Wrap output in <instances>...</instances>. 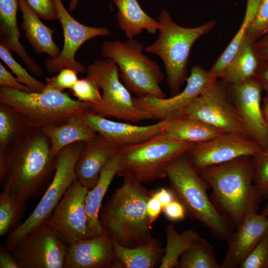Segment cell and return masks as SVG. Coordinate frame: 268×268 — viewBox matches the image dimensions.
I'll return each instance as SVG.
<instances>
[{"label":"cell","instance_id":"4fadbf2b","mask_svg":"<svg viewBox=\"0 0 268 268\" xmlns=\"http://www.w3.org/2000/svg\"><path fill=\"white\" fill-rule=\"evenodd\" d=\"M88 190L76 179L52 215L44 222L68 246L89 238L85 203Z\"/></svg>","mask_w":268,"mask_h":268},{"label":"cell","instance_id":"cb8c5ba5","mask_svg":"<svg viewBox=\"0 0 268 268\" xmlns=\"http://www.w3.org/2000/svg\"><path fill=\"white\" fill-rule=\"evenodd\" d=\"M22 12L21 28L26 40L37 54H47L55 58L61 51L53 39L54 30L45 25L40 18L29 7L25 0H18Z\"/></svg>","mask_w":268,"mask_h":268},{"label":"cell","instance_id":"277c9868","mask_svg":"<svg viewBox=\"0 0 268 268\" xmlns=\"http://www.w3.org/2000/svg\"><path fill=\"white\" fill-rule=\"evenodd\" d=\"M170 187L188 214L207 228L216 239L226 242L235 228L219 211L207 192L210 187L186 153L172 161L167 168Z\"/></svg>","mask_w":268,"mask_h":268},{"label":"cell","instance_id":"c3c4849f","mask_svg":"<svg viewBox=\"0 0 268 268\" xmlns=\"http://www.w3.org/2000/svg\"><path fill=\"white\" fill-rule=\"evenodd\" d=\"M153 195L159 201L162 208L176 199L174 193L170 188H160L156 192H154Z\"/></svg>","mask_w":268,"mask_h":268},{"label":"cell","instance_id":"d590c367","mask_svg":"<svg viewBox=\"0 0 268 268\" xmlns=\"http://www.w3.org/2000/svg\"><path fill=\"white\" fill-rule=\"evenodd\" d=\"M96 82L86 76L78 79L71 89L78 100L90 104L92 108L97 106L102 101V96Z\"/></svg>","mask_w":268,"mask_h":268},{"label":"cell","instance_id":"836d02e7","mask_svg":"<svg viewBox=\"0 0 268 268\" xmlns=\"http://www.w3.org/2000/svg\"><path fill=\"white\" fill-rule=\"evenodd\" d=\"M178 268H221L213 246L201 237L180 257Z\"/></svg>","mask_w":268,"mask_h":268},{"label":"cell","instance_id":"8d00e7d4","mask_svg":"<svg viewBox=\"0 0 268 268\" xmlns=\"http://www.w3.org/2000/svg\"><path fill=\"white\" fill-rule=\"evenodd\" d=\"M253 182L263 198L268 199V150H262L252 156Z\"/></svg>","mask_w":268,"mask_h":268},{"label":"cell","instance_id":"f35d334b","mask_svg":"<svg viewBox=\"0 0 268 268\" xmlns=\"http://www.w3.org/2000/svg\"><path fill=\"white\" fill-rule=\"evenodd\" d=\"M268 32V0H261L258 11L249 25L246 36L255 42Z\"/></svg>","mask_w":268,"mask_h":268},{"label":"cell","instance_id":"7c38bea8","mask_svg":"<svg viewBox=\"0 0 268 268\" xmlns=\"http://www.w3.org/2000/svg\"><path fill=\"white\" fill-rule=\"evenodd\" d=\"M68 246L45 222L23 236L10 253L20 268H63Z\"/></svg>","mask_w":268,"mask_h":268},{"label":"cell","instance_id":"4316f807","mask_svg":"<svg viewBox=\"0 0 268 268\" xmlns=\"http://www.w3.org/2000/svg\"><path fill=\"white\" fill-rule=\"evenodd\" d=\"M117 258L126 268H153L159 266L164 254L160 241L153 237L135 247H126L112 241Z\"/></svg>","mask_w":268,"mask_h":268},{"label":"cell","instance_id":"7dc6e473","mask_svg":"<svg viewBox=\"0 0 268 268\" xmlns=\"http://www.w3.org/2000/svg\"><path fill=\"white\" fill-rule=\"evenodd\" d=\"M254 77L260 84L263 90L268 93V61L260 62Z\"/></svg>","mask_w":268,"mask_h":268},{"label":"cell","instance_id":"f546056e","mask_svg":"<svg viewBox=\"0 0 268 268\" xmlns=\"http://www.w3.org/2000/svg\"><path fill=\"white\" fill-rule=\"evenodd\" d=\"M166 246L159 268H178L181 256L201 237L193 229H187L179 233L173 224L165 228Z\"/></svg>","mask_w":268,"mask_h":268},{"label":"cell","instance_id":"f1b7e54d","mask_svg":"<svg viewBox=\"0 0 268 268\" xmlns=\"http://www.w3.org/2000/svg\"><path fill=\"white\" fill-rule=\"evenodd\" d=\"M221 133L219 130L199 120L179 118L174 119L162 134L173 140L196 144Z\"/></svg>","mask_w":268,"mask_h":268},{"label":"cell","instance_id":"ac0fdd59","mask_svg":"<svg viewBox=\"0 0 268 268\" xmlns=\"http://www.w3.org/2000/svg\"><path fill=\"white\" fill-rule=\"evenodd\" d=\"M81 117L97 134L104 136L119 148L141 142L163 133L174 119L138 126L127 122L112 121L92 111L84 113Z\"/></svg>","mask_w":268,"mask_h":268},{"label":"cell","instance_id":"5bb4252c","mask_svg":"<svg viewBox=\"0 0 268 268\" xmlns=\"http://www.w3.org/2000/svg\"><path fill=\"white\" fill-rule=\"evenodd\" d=\"M218 79L200 66L192 67L184 89L170 98L133 97L134 105L149 114L152 120L178 118L194 99Z\"/></svg>","mask_w":268,"mask_h":268},{"label":"cell","instance_id":"83f0119b","mask_svg":"<svg viewBox=\"0 0 268 268\" xmlns=\"http://www.w3.org/2000/svg\"><path fill=\"white\" fill-rule=\"evenodd\" d=\"M254 43L246 35L237 53L218 78L228 84H236L254 77L260 63L254 49Z\"/></svg>","mask_w":268,"mask_h":268},{"label":"cell","instance_id":"603a6c76","mask_svg":"<svg viewBox=\"0 0 268 268\" xmlns=\"http://www.w3.org/2000/svg\"><path fill=\"white\" fill-rule=\"evenodd\" d=\"M18 7V0H0V44L15 53L32 73L42 75V68L29 57L20 43L16 17Z\"/></svg>","mask_w":268,"mask_h":268},{"label":"cell","instance_id":"f6af8a7d","mask_svg":"<svg viewBox=\"0 0 268 268\" xmlns=\"http://www.w3.org/2000/svg\"><path fill=\"white\" fill-rule=\"evenodd\" d=\"M162 208L160 202L152 194L146 205V213L151 224L159 217Z\"/></svg>","mask_w":268,"mask_h":268},{"label":"cell","instance_id":"816d5d0a","mask_svg":"<svg viewBox=\"0 0 268 268\" xmlns=\"http://www.w3.org/2000/svg\"><path fill=\"white\" fill-rule=\"evenodd\" d=\"M261 214L268 216V203L263 208Z\"/></svg>","mask_w":268,"mask_h":268},{"label":"cell","instance_id":"f907efd6","mask_svg":"<svg viewBox=\"0 0 268 268\" xmlns=\"http://www.w3.org/2000/svg\"><path fill=\"white\" fill-rule=\"evenodd\" d=\"M78 0H70L69 3V9L70 11H73L75 9L78 5Z\"/></svg>","mask_w":268,"mask_h":268},{"label":"cell","instance_id":"bcb514c9","mask_svg":"<svg viewBox=\"0 0 268 268\" xmlns=\"http://www.w3.org/2000/svg\"><path fill=\"white\" fill-rule=\"evenodd\" d=\"M4 247L0 246V268H20L18 263L12 254Z\"/></svg>","mask_w":268,"mask_h":268},{"label":"cell","instance_id":"ee69618b","mask_svg":"<svg viewBox=\"0 0 268 268\" xmlns=\"http://www.w3.org/2000/svg\"><path fill=\"white\" fill-rule=\"evenodd\" d=\"M254 49L260 62L268 61V32L254 43Z\"/></svg>","mask_w":268,"mask_h":268},{"label":"cell","instance_id":"484cf974","mask_svg":"<svg viewBox=\"0 0 268 268\" xmlns=\"http://www.w3.org/2000/svg\"><path fill=\"white\" fill-rule=\"evenodd\" d=\"M117 8V23L128 39H133L143 30L155 34L160 24L142 9L137 0H113Z\"/></svg>","mask_w":268,"mask_h":268},{"label":"cell","instance_id":"44dd1931","mask_svg":"<svg viewBox=\"0 0 268 268\" xmlns=\"http://www.w3.org/2000/svg\"><path fill=\"white\" fill-rule=\"evenodd\" d=\"M119 150L116 144L97 134L85 142L79 155L75 166L76 179L88 190L92 189L103 167Z\"/></svg>","mask_w":268,"mask_h":268},{"label":"cell","instance_id":"ba28073f","mask_svg":"<svg viewBox=\"0 0 268 268\" xmlns=\"http://www.w3.org/2000/svg\"><path fill=\"white\" fill-rule=\"evenodd\" d=\"M194 144L173 140L162 133L141 142L119 148L117 175L148 183L166 177L169 164Z\"/></svg>","mask_w":268,"mask_h":268},{"label":"cell","instance_id":"ffe728a7","mask_svg":"<svg viewBox=\"0 0 268 268\" xmlns=\"http://www.w3.org/2000/svg\"><path fill=\"white\" fill-rule=\"evenodd\" d=\"M227 242L221 268H236L268 231V216L255 213L247 216L235 228Z\"/></svg>","mask_w":268,"mask_h":268},{"label":"cell","instance_id":"d4e9b609","mask_svg":"<svg viewBox=\"0 0 268 268\" xmlns=\"http://www.w3.org/2000/svg\"><path fill=\"white\" fill-rule=\"evenodd\" d=\"M42 129L50 138L53 152L57 156L67 146L77 142H86L97 134L81 116H73L62 125H48Z\"/></svg>","mask_w":268,"mask_h":268},{"label":"cell","instance_id":"6da1fadb","mask_svg":"<svg viewBox=\"0 0 268 268\" xmlns=\"http://www.w3.org/2000/svg\"><path fill=\"white\" fill-rule=\"evenodd\" d=\"M0 150L4 153L6 168L2 190L26 202L43 194L55 175L57 156L42 128H30L15 142Z\"/></svg>","mask_w":268,"mask_h":268},{"label":"cell","instance_id":"d6986e66","mask_svg":"<svg viewBox=\"0 0 268 268\" xmlns=\"http://www.w3.org/2000/svg\"><path fill=\"white\" fill-rule=\"evenodd\" d=\"M112 241L103 228L99 236L82 239L68 246L65 268H119Z\"/></svg>","mask_w":268,"mask_h":268},{"label":"cell","instance_id":"e575fe53","mask_svg":"<svg viewBox=\"0 0 268 268\" xmlns=\"http://www.w3.org/2000/svg\"><path fill=\"white\" fill-rule=\"evenodd\" d=\"M0 58L6 66L14 74L17 80L27 86L32 92H41L46 87V83L41 82L32 76L12 56L10 50L0 44Z\"/></svg>","mask_w":268,"mask_h":268},{"label":"cell","instance_id":"4dcf8cb0","mask_svg":"<svg viewBox=\"0 0 268 268\" xmlns=\"http://www.w3.org/2000/svg\"><path fill=\"white\" fill-rule=\"evenodd\" d=\"M247 4L244 17L238 31L225 50L217 59L209 71L217 78L238 51L246 34L251 22L255 18L261 0H246Z\"/></svg>","mask_w":268,"mask_h":268},{"label":"cell","instance_id":"d6a6232c","mask_svg":"<svg viewBox=\"0 0 268 268\" xmlns=\"http://www.w3.org/2000/svg\"><path fill=\"white\" fill-rule=\"evenodd\" d=\"M30 128L18 113L0 102V148H5L15 142Z\"/></svg>","mask_w":268,"mask_h":268},{"label":"cell","instance_id":"8992f818","mask_svg":"<svg viewBox=\"0 0 268 268\" xmlns=\"http://www.w3.org/2000/svg\"><path fill=\"white\" fill-rule=\"evenodd\" d=\"M0 102L11 107L30 128L60 125L75 116L92 111V106L76 100L67 93L45 87L41 92H26L0 87Z\"/></svg>","mask_w":268,"mask_h":268},{"label":"cell","instance_id":"52a82bcc","mask_svg":"<svg viewBox=\"0 0 268 268\" xmlns=\"http://www.w3.org/2000/svg\"><path fill=\"white\" fill-rule=\"evenodd\" d=\"M143 45L129 39L105 41L101 45V54L118 65L120 78L128 89L137 97L165 98L160 87L164 74L158 64L143 54Z\"/></svg>","mask_w":268,"mask_h":268},{"label":"cell","instance_id":"5b68a950","mask_svg":"<svg viewBox=\"0 0 268 268\" xmlns=\"http://www.w3.org/2000/svg\"><path fill=\"white\" fill-rule=\"evenodd\" d=\"M158 19L160 27L157 38L145 51L162 60L168 85L173 96L180 92L181 86L186 81L192 47L215 27L216 22L212 20L197 27H184L177 24L164 9L161 10Z\"/></svg>","mask_w":268,"mask_h":268},{"label":"cell","instance_id":"3957f363","mask_svg":"<svg viewBox=\"0 0 268 268\" xmlns=\"http://www.w3.org/2000/svg\"><path fill=\"white\" fill-rule=\"evenodd\" d=\"M123 179L101 208L100 219L112 241L132 248L154 237L146 213L147 201L154 192L132 178Z\"/></svg>","mask_w":268,"mask_h":268},{"label":"cell","instance_id":"1f68e13d","mask_svg":"<svg viewBox=\"0 0 268 268\" xmlns=\"http://www.w3.org/2000/svg\"><path fill=\"white\" fill-rule=\"evenodd\" d=\"M27 202L10 192L3 190L0 193V236H6L13 232L22 223L26 209Z\"/></svg>","mask_w":268,"mask_h":268},{"label":"cell","instance_id":"8fae6325","mask_svg":"<svg viewBox=\"0 0 268 268\" xmlns=\"http://www.w3.org/2000/svg\"><path fill=\"white\" fill-rule=\"evenodd\" d=\"M179 118L198 120L222 133L246 136L229 94L227 84L221 79H217L196 97Z\"/></svg>","mask_w":268,"mask_h":268},{"label":"cell","instance_id":"9a60e30c","mask_svg":"<svg viewBox=\"0 0 268 268\" xmlns=\"http://www.w3.org/2000/svg\"><path fill=\"white\" fill-rule=\"evenodd\" d=\"M54 1L58 20L63 28L64 44L59 56L45 60V68L50 73L59 72L64 68H71L77 73H84L86 67L75 59L76 52L88 40L108 36L110 32L106 27H90L79 22L69 13L61 0Z\"/></svg>","mask_w":268,"mask_h":268},{"label":"cell","instance_id":"30bf717a","mask_svg":"<svg viewBox=\"0 0 268 268\" xmlns=\"http://www.w3.org/2000/svg\"><path fill=\"white\" fill-rule=\"evenodd\" d=\"M85 142L68 145L58 154L54 177L33 211L6 238L4 247L11 252L18 241L32 229L46 221L67 189L76 179L75 166Z\"/></svg>","mask_w":268,"mask_h":268},{"label":"cell","instance_id":"74e56055","mask_svg":"<svg viewBox=\"0 0 268 268\" xmlns=\"http://www.w3.org/2000/svg\"><path fill=\"white\" fill-rule=\"evenodd\" d=\"M238 268H268V231Z\"/></svg>","mask_w":268,"mask_h":268},{"label":"cell","instance_id":"7402d4cb","mask_svg":"<svg viewBox=\"0 0 268 268\" xmlns=\"http://www.w3.org/2000/svg\"><path fill=\"white\" fill-rule=\"evenodd\" d=\"M120 163L121 155L119 150L101 170L95 186L88 191L85 203L89 238L97 237L102 232L103 227L100 219L102 201L114 177L118 174Z\"/></svg>","mask_w":268,"mask_h":268},{"label":"cell","instance_id":"e0dca14e","mask_svg":"<svg viewBox=\"0 0 268 268\" xmlns=\"http://www.w3.org/2000/svg\"><path fill=\"white\" fill-rule=\"evenodd\" d=\"M227 84L245 134L263 150H268V126L262 112L260 84L252 77L239 84Z\"/></svg>","mask_w":268,"mask_h":268},{"label":"cell","instance_id":"60d3db41","mask_svg":"<svg viewBox=\"0 0 268 268\" xmlns=\"http://www.w3.org/2000/svg\"><path fill=\"white\" fill-rule=\"evenodd\" d=\"M29 7L40 18L47 20H58L54 0H25Z\"/></svg>","mask_w":268,"mask_h":268},{"label":"cell","instance_id":"681fc988","mask_svg":"<svg viewBox=\"0 0 268 268\" xmlns=\"http://www.w3.org/2000/svg\"><path fill=\"white\" fill-rule=\"evenodd\" d=\"M262 109L264 118L268 126V93L263 99Z\"/></svg>","mask_w":268,"mask_h":268},{"label":"cell","instance_id":"7bdbcfd3","mask_svg":"<svg viewBox=\"0 0 268 268\" xmlns=\"http://www.w3.org/2000/svg\"><path fill=\"white\" fill-rule=\"evenodd\" d=\"M166 217L172 221H179L184 219L187 214L186 209L183 204L176 199L168 205L162 208Z\"/></svg>","mask_w":268,"mask_h":268},{"label":"cell","instance_id":"b9f144b4","mask_svg":"<svg viewBox=\"0 0 268 268\" xmlns=\"http://www.w3.org/2000/svg\"><path fill=\"white\" fill-rule=\"evenodd\" d=\"M0 86L26 92H32L27 86L19 82L1 63H0Z\"/></svg>","mask_w":268,"mask_h":268},{"label":"cell","instance_id":"ab89813d","mask_svg":"<svg viewBox=\"0 0 268 268\" xmlns=\"http://www.w3.org/2000/svg\"><path fill=\"white\" fill-rule=\"evenodd\" d=\"M77 74L71 68H64L57 75L45 78L46 86L60 92H63L66 89L71 90L78 79Z\"/></svg>","mask_w":268,"mask_h":268},{"label":"cell","instance_id":"7a4b0ae2","mask_svg":"<svg viewBox=\"0 0 268 268\" xmlns=\"http://www.w3.org/2000/svg\"><path fill=\"white\" fill-rule=\"evenodd\" d=\"M198 170L212 190L211 201L235 228L247 216L258 213L264 198L253 182L252 156Z\"/></svg>","mask_w":268,"mask_h":268},{"label":"cell","instance_id":"9c48e42d","mask_svg":"<svg viewBox=\"0 0 268 268\" xmlns=\"http://www.w3.org/2000/svg\"><path fill=\"white\" fill-rule=\"evenodd\" d=\"M85 72L102 91V101L92 109L93 112L133 124L152 120L149 114L134 105L130 91L120 81L119 67L113 60H96L86 67Z\"/></svg>","mask_w":268,"mask_h":268},{"label":"cell","instance_id":"2e32d148","mask_svg":"<svg viewBox=\"0 0 268 268\" xmlns=\"http://www.w3.org/2000/svg\"><path fill=\"white\" fill-rule=\"evenodd\" d=\"M262 150L258 143L247 136L223 133L193 144L187 153L193 165L200 169L243 156H253Z\"/></svg>","mask_w":268,"mask_h":268}]
</instances>
